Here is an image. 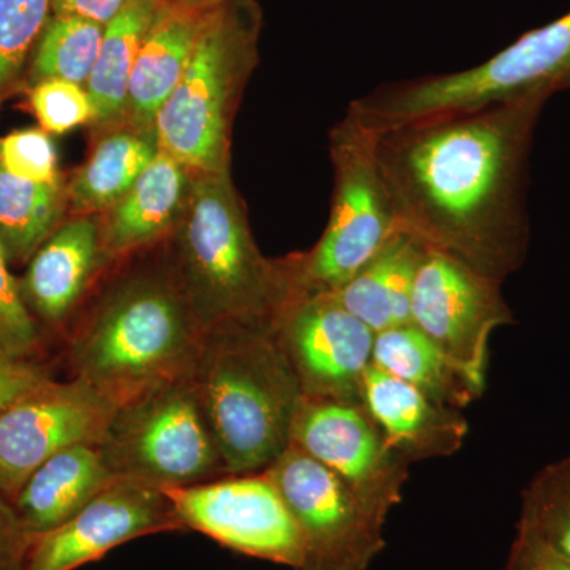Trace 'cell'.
I'll list each match as a JSON object with an SVG mask.
<instances>
[{
	"mask_svg": "<svg viewBox=\"0 0 570 570\" xmlns=\"http://www.w3.org/2000/svg\"><path fill=\"white\" fill-rule=\"evenodd\" d=\"M164 491L184 531L200 532L246 557L305 569L302 534L265 472L224 475Z\"/></svg>",
	"mask_w": 570,
	"mask_h": 570,
	"instance_id": "10",
	"label": "cell"
},
{
	"mask_svg": "<svg viewBox=\"0 0 570 570\" xmlns=\"http://www.w3.org/2000/svg\"><path fill=\"white\" fill-rule=\"evenodd\" d=\"M127 0H52L58 17H77L107 26L122 10Z\"/></svg>",
	"mask_w": 570,
	"mask_h": 570,
	"instance_id": "35",
	"label": "cell"
},
{
	"mask_svg": "<svg viewBox=\"0 0 570 570\" xmlns=\"http://www.w3.org/2000/svg\"><path fill=\"white\" fill-rule=\"evenodd\" d=\"M264 472L302 534L303 570H367L385 549V520L302 449L291 444Z\"/></svg>",
	"mask_w": 570,
	"mask_h": 570,
	"instance_id": "9",
	"label": "cell"
},
{
	"mask_svg": "<svg viewBox=\"0 0 570 570\" xmlns=\"http://www.w3.org/2000/svg\"><path fill=\"white\" fill-rule=\"evenodd\" d=\"M428 247L400 232L344 287L332 294L374 333L411 324L412 292Z\"/></svg>",
	"mask_w": 570,
	"mask_h": 570,
	"instance_id": "21",
	"label": "cell"
},
{
	"mask_svg": "<svg viewBox=\"0 0 570 570\" xmlns=\"http://www.w3.org/2000/svg\"><path fill=\"white\" fill-rule=\"evenodd\" d=\"M51 10L52 0H0V92L17 80Z\"/></svg>",
	"mask_w": 570,
	"mask_h": 570,
	"instance_id": "28",
	"label": "cell"
},
{
	"mask_svg": "<svg viewBox=\"0 0 570 570\" xmlns=\"http://www.w3.org/2000/svg\"><path fill=\"white\" fill-rule=\"evenodd\" d=\"M104 26L77 17H55L37 41L32 80H66L86 86L104 39Z\"/></svg>",
	"mask_w": 570,
	"mask_h": 570,
	"instance_id": "27",
	"label": "cell"
},
{
	"mask_svg": "<svg viewBox=\"0 0 570 570\" xmlns=\"http://www.w3.org/2000/svg\"><path fill=\"white\" fill-rule=\"evenodd\" d=\"M292 445L335 472L382 520L400 504L409 463L389 448L365 404L303 395Z\"/></svg>",
	"mask_w": 570,
	"mask_h": 570,
	"instance_id": "14",
	"label": "cell"
},
{
	"mask_svg": "<svg viewBox=\"0 0 570 570\" xmlns=\"http://www.w3.org/2000/svg\"><path fill=\"white\" fill-rule=\"evenodd\" d=\"M570 89V10L523 33L489 61L453 73L393 82L354 100L348 110L381 134L404 124L479 110L532 92Z\"/></svg>",
	"mask_w": 570,
	"mask_h": 570,
	"instance_id": "5",
	"label": "cell"
},
{
	"mask_svg": "<svg viewBox=\"0 0 570 570\" xmlns=\"http://www.w3.org/2000/svg\"><path fill=\"white\" fill-rule=\"evenodd\" d=\"M178 2L193 3V6H205V3L216 2V0H178Z\"/></svg>",
	"mask_w": 570,
	"mask_h": 570,
	"instance_id": "36",
	"label": "cell"
},
{
	"mask_svg": "<svg viewBox=\"0 0 570 570\" xmlns=\"http://www.w3.org/2000/svg\"><path fill=\"white\" fill-rule=\"evenodd\" d=\"M501 283L428 250L412 292L411 324L485 387L490 336L515 322Z\"/></svg>",
	"mask_w": 570,
	"mask_h": 570,
	"instance_id": "12",
	"label": "cell"
},
{
	"mask_svg": "<svg viewBox=\"0 0 570 570\" xmlns=\"http://www.w3.org/2000/svg\"><path fill=\"white\" fill-rule=\"evenodd\" d=\"M164 0H127L104 29L97 61L86 82L92 104V121L108 124L127 110L135 59Z\"/></svg>",
	"mask_w": 570,
	"mask_h": 570,
	"instance_id": "23",
	"label": "cell"
},
{
	"mask_svg": "<svg viewBox=\"0 0 570 570\" xmlns=\"http://www.w3.org/2000/svg\"><path fill=\"white\" fill-rule=\"evenodd\" d=\"M32 110L41 129L62 135L92 119V104L88 89L66 80L36 82L31 92Z\"/></svg>",
	"mask_w": 570,
	"mask_h": 570,
	"instance_id": "29",
	"label": "cell"
},
{
	"mask_svg": "<svg viewBox=\"0 0 570 570\" xmlns=\"http://www.w3.org/2000/svg\"><path fill=\"white\" fill-rule=\"evenodd\" d=\"M373 365L431 400L460 411L485 390L412 324L377 333Z\"/></svg>",
	"mask_w": 570,
	"mask_h": 570,
	"instance_id": "22",
	"label": "cell"
},
{
	"mask_svg": "<svg viewBox=\"0 0 570 570\" xmlns=\"http://www.w3.org/2000/svg\"><path fill=\"white\" fill-rule=\"evenodd\" d=\"M99 448L112 478L160 490L227 475L193 376L116 409Z\"/></svg>",
	"mask_w": 570,
	"mask_h": 570,
	"instance_id": "8",
	"label": "cell"
},
{
	"mask_svg": "<svg viewBox=\"0 0 570 570\" xmlns=\"http://www.w3.org/2000/svg\"><path fill=\"white\" fill-rule=\"evenodd\" d=\"M205 332L178 279L137 277L105 299L71 344L75 377L116 407L190 377Z\"/></svg>",
	"mask_w": 570,
	"mask_h": 570,
	"instance_id": "3",
	"label": "cell"
},
{
	"mask_svg": "<svg viewBox=\"0 0 570 570\" xmlns=\"http://www.w3.org/2000/svg\"><path fill=\"white\" fill-rule=\"evenodd\" d=\"M258 11L249 0H216L181 80L154 121L159 151L200 175L227 170L228 124L255 58Z\"/></svg>",
	"mask_w": 570,
	"mask_h": 570,
	"instance_id": "6",
	"label": "cell"
},
{
	"mask_svg": "<svg viewBox=\"0 0 570 570\" xmlns=\"http://www.w3.org/2000/svg\"><path fill=\"white\" fill-rule=\"evenodd\" d=\"M213 3L193 6L164 0L159 7L138 50L129 82L126 112L138 129H154L157 112L187 69Z\"/></svg>",
	"mask_w": 570,
	"mask_h": 570,
	"instance_id": "17",
	"label": "cell"
},
{
	"mask_svg": "<svg viewBox=\"0 0 570 570\" xmlns=\"http://www.w3.org/2000/svg\"><path fill=\"white\" fill-rule=\"evenodd\" d=\"M115 404L92 385L45 379L0 414V494L13 502L26 480L56 453L100 444Z\"/></svg>",
	"mask_w": 570,
	"mask_h": 570,
	"instance_id": "11",
	"label": "cell"
},
{
	"mask_svg": "<svg viewBox=\"0 0 570 570\" xmlns=\"http://www.w3.org/2000/svg\"><path fill=\"white\" fill-rule=\"evenodd\" d=\"M504 570H570V560L540 543L517 535Z\"/></svg>",
	"mask_w": 570,
	"mask_h": 570,
	"instance_id": "34",
	"label": "cell"
},
{
	"mask_svg": "<svg viewBox=\"0 0 570 570\" xmlns=\"http://www.w3.org/2000/svg\"><path fill=\"white\" fill-rule=\"evenodd\" d=\"M193 381L227 475L264 472L291 448L303 392L275 322L206 333Z\"/></svg>",
	"mask_w": 570,
	"mask_h": 570,
	"instance_id": "2",
	"label": "cell"
},
{
	"mask_svg": "<svg viewBox=\"0 0 570 570\" xmlns=\"http://www.w3.org/2000/svg\"><path fill=\"white\" fill-rule=\"evenodd\" d=\"M159 153L154 129L121 130L99 142L70 187L80 212L110 209L132 189L142 170Z\"/></svg>",
	"mask_w": 570,
	"mask_h": 570,
	"instance_id": "24",
	"label": "cell"
},
{
	"mask_svg": "<svg viewBox=\"0 0 570 570\" xmlns=\"http://www.w3.org/2000/svg\"><path fill=\"white\" fill-rule=\"evenodd\" d=\"M187 168L159 151L121 200L110 208L100 236L105 257L126 254L167 234L189 202Z\"/></svg>",
	"mask_w": 570,
	"mask_h": 570,
	"instance_id": "20",
	"label": "cell"
},
{
	"mask_svg": "<svg viewBox=\"0 0 570 570\" xmlns=\"http://www.w3.org/2000/svg\"><path fill=\"white\" fill-rule=\"evenodd\" d=\"M0 167L28 181H59L58 153L43 129L14 130L0 138Z\"/></svg>",
	"mask_w": 570,
	"mask_h": 570,
	"instance_id": "30",
	"label": "cell"
},
{
	"mask_svg": "<svg viewBox=\"0 0 570 570\" xmlns=\"http://www.w3.org/2000/svg\"><path fill=\"white\" fill-rule=\"evenodd\" d=\"M275 330L303 395L363 403L376 333L335 296L291 299L277 314Z\"/></svg>",
	"mask_w": 570,
	"mask_h": 570,
	"instance_id": "13",
	"label": "cell"
},
{
	"mask_svg": "<svg viewBox=\"0 0 570 570\" xmlns=\"http://www.w3.org/2000/svg\"><path fill=\"white\" fill-rule=\"evenodd\" d=\"M45 379L48 377L39 367L24 362V358L7 354L0 347V414Z\"/></svg>",
	"mask_w": 570,
	"mask_h": 570,
	"instance_id": "33",
	"label": "cell"
},
{
	"mask_svg": "<svg viewBox=\"0 0 570 570\" xmlns=\"http://www.w3.org/2000/svg\"><path fill=\"white\" fill-rule=\"evenodd\" d=\"M184 531L164 490L115 479L50 532L32 539L26 570H77L130 540Z\"/></svg>",
	"mask_w": 570,
	"mask_h": 570,
	"instance_id": "15",
	"label": "cell"
},
{
	"mask_svg": "<svg viewBox=\"0 0 570 570\" xmlns=\"http://www.w3.org/2000/svg\"><path fill=\"white\" fill-rule=\"evenodd\" d=\"M32 539L11 502L0 494V570H26Z\"/></svg>",
	"mask_w": 570,
	"mask_h": 570,
	"instance_id": "32",
	"label": "cell"
},
{
	"mask_svg": "<svg viewBox=\"0 0 570 570\" xmlns=\"http://www.w3.org/2000/svg\"><path fill=\"white\" fill-rule=\"evenodd\" d=\"M517 535L570 560V456L547 464L528 483Z\"/></svg>",
	"mask_w": 570,
	"mask_h": 570,
	"instance_id": "26",
	"label": "cell"
},
{
	"mask_svg": "<svg viewBox=\"0 0 570 570\" xmlns=\"http://www.w3.org/2000/svg\"><path fill=\"white\" fill-rule=\"evenodd\" d=\"M61 183H33L0 167V245L9 261H28L59 227Z\"/></svg>",
	"mask_w": 570,
	"mask_h": 570,
	"instance_id": "25",
	"label": "cell"
},
{
	"mask_svg": "<svg viewBox=\"0 0 570 570\" xmlns=\"http://www.w3.org/2000/svg\"><path fill=\"white\" fill-rule=\"evenodd\" d=\"M112 480L99 444L71 445L45 461L11 505L26 532L37 538L70 520Z\"/></svg>",
	"mask_w": 570,
	"mask_h": 570,
	"instance_id": "19",
	"label": "cell"
},
{
	"mask_svg": "<svg viewBox=\"0 0 570 570\" xmlns=\"http://www.w3.org/2000/svg\"><path fill=\"white\" fill-rule=\"evenodd\" d=\"M550 99L532 92L376 134L401 230L498 283L519 272L531 242L532 146Z\"/></svg>",
	"mask_w": 570,
	"mask_h": 570,
	"instance_id": "1",
	"label": "cell"
},
{
	"mask_svg": "<svg viewBox=\"0 0 570 570\" xmlns=\"http://www.w3.org/2000/svg\"><path fill=\"white\" fill-rule=\"evenodd\" d=\"M363 404L393 452L409 464L459 452L468 434L460 409L431 400L407 382L371 365Z\"/></svg>",
	"mask_w": 570,
	"mask_h": 570,
	"instance_id": "16",
	"label": "cell"
},
{
	"mask_svg": "<svg viewBox=\"0 0 570 570\" xmlns=\"http://www.w3.org/2000/svg\"><path fill=\"white\" fill-rule=\"evenodd\" d=\"M330 142L335 168L332 212L314 249L283 262L288 302L335 294L403 232L379 170L376 134L347 110Z\"/></svg>",
	"mask_w": 570,
	"mask_h": 570,
	"instance_id": "7",
	"label": "cell"
},
{
	"mask_svg": "<svg viewBox=\"0 0 570 570\" xmlns=\"http://www.w3.org/2000/svg\"><path fill=\"white\" fill-rule=\"evenodd\" d=\"M105 257L99 227L89 217L61 225L36 250L21 292L31 313L59 324L80 302Z\"/></svg>",
	"mask_w": 570,
	"mask_h": 570,
	"instance_id": "18",
	"label": "cell"
},
{
	"mask_svg": "<svg viewBox=\"0 0 570 570\" xmlns=\"http://www.w3.org/2000/svg\"><path fill=\"white\" fill-rule=\"evenodd\" d=\"M190 187L179 235L178 283L206 333L272 324L288 302L283 264L255 245L228 170Z\"/></svg>",
	"mask_w": 570,
	"mask_h": 570,
	"instance_id": "4",
	"label": "cell"
},
{
	"mask_svg": "<svg viewBox=\"0 0 570 570\" xmlns=\"http://www.w3.org/2000/svg\"><path fill=\"white\" fill-rule=\"evenodd\" d=\"M9 262L0 245V347L7 354L24 358L36 347L39 335L21 285L10 273Z\"/></svg>",
	"mask_w": 570,
	"mask_h": 570,
	"instance_id": "31",
	"label": "cell"
}]
</instances>
